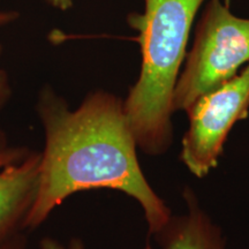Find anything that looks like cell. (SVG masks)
<instances>
[{"label":"cell","instance_id":"6da1fadb","mask_svg":"<svg viewBox=\"0 0 249 249\" xmlns=\"http://www.w3.org/2000/svg\"><path fill=\"white\" fill-rule=\"evenodd\" d=\"M39 114L45 129L36 195L24 224L38 226L74 193L108 188L139 202L149 231L158 233L171 211L145 179L124 102L105 91L89 95L76 110L52 92H44Z\"/></svg>","mask_w":249,"mask_h":249},{"label":"cell","instance_id":"7a4b0ae2","mask_svg":"<svg viewBox=\"0 0 249 249\" xmlns=\"http://www.w3.org/2000/svg\"><path fill=\"white\" fill-rule=\"evenodd\" d=\"M205 0H144L127 22L139 33L142 65L124 110L138 147L160 155L172 141L173 92L195 15Z\"/></svg>","mask_w":249,"mask_h":249},{"label":"cell","instance_id":"3957f363","mask_svg":"<svg viewBox=\"0 0 249 249\" xmlns=\"http://www.w3.org/2000/svg\"><path fill=\"white\" fill-rule=\"evenodd\" d=\"M192 50L173 92V111H186L201 96L234 77L249 62V18L235 17L229 1L208 0Z\"/></svg>","mask_w":249,"mask_h":249},{"label":"cell","instance_id":"277c9868","mask_svg":"<svg viewBox=\"0 0 249 249\" xmlns=\"http://www.w3.org/2000/svg\"><path fill=\"white\" fill-rule=\"evenodd\" d=\"M189 127L180 160L197 178L216 167L235 123L249 116V62L240 74L201 96L187 110Z\"/></svg>","mask_w":249,"mask_h":249},{"label":"cell","instance_id":"5b68a950","mask_svg":"<svg viewBox=\"0 0 249 249\" xmlns=\"http://www.w3.org/2000/svg\"><path fill=\"white\" fill-rule=\"evenodd\" d=\"M40 155L0 149V238L26 219L36 195Z\"/></svg>","mask_w":249,"mask_h":249},{"label":"cell","instance_id":"8992f818","mask_svg":"<svg viewBox=\"0 0 249 249\" xmlns=\"http://www.w3.org/2000/svg\"><path fill=\"white\" fill-rule=\"evenodd\" d=\"M187 213L171 216L156 235L163 249H225L222 231L201 209L194 193L183 194Z\"/></svg>","mask_w":249,"mask_h":249},{"label":"cell","instance_id":"52a82bcc","mask_svg":"<svg viewBox=\"0 0 249 249\" xmlns=\"http://www.w3.org/2000/svg\"><path fill=\"white\" fill-rule=\"evenodd\" d=\"M8 93H9L8 77L6 75L5 71H0V105H1L2 103L6 101V98L8 97Z\"/></svg>","mask_w":249,"mask_h":249},{"label":"cell","instance_id":"ba28073f","mask_svg":"<svg viewBox=\"0 0 249 249\" xmlns=\"http://www.w3.org/2000/svg\"><path fill=\"white\" fill-rule=\"evenodd\" d=\"M40 249H64V248H62L57 241L51 240V239H45V240H43L42 242V247H40ZM68 249H85V248H83V246L79 244V242H74V244H71L70 246V248Z\"/></svg>","mask_w":249,"mask_h":249},{"label":"cell","instance_id":"9c48e42d","mask_svg":"<svg viewBox=\"0 0 249 249\" xmlns=\"http://www.w3.org/2000/svg\"><path fill=\"white\" fill-rule=\"evenodd\" d=\"M46 1L59 11H68L73 6V0H46Z\"/></svg>","mask_w":249,"mask_h":249},{"label":"cell","instance_id":"30bf717a","mask_svg":"<svg viewBox=\"0 0 249 249\" xmlns=\"http://www.w3.org/2000/svg\"><path fill=\"white\" fill-rule=\"evenodd\" d=\"M18 14L17 12H1L0 11V26H5L12 21L17 20ZM0 53H1V45H0Z\"/></svg>","mask_w":249,"mask_h":249}]
</instances>
